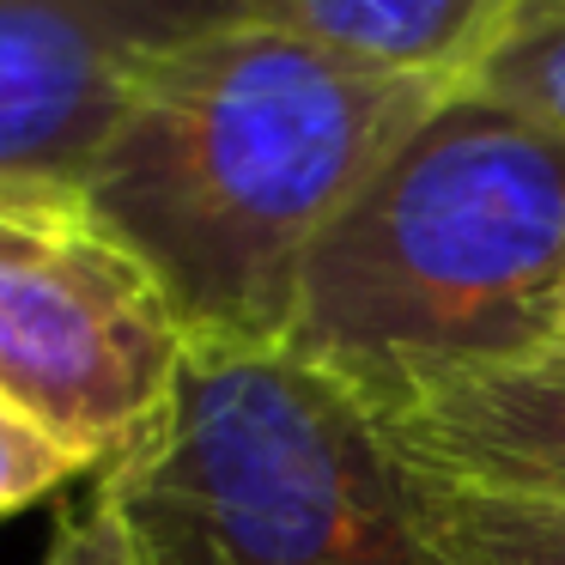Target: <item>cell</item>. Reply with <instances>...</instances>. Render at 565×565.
<instances>
[{
    "label": "cell",
    "instance_id": "cell-1",
    "mask_svg": "<svg viewBox=\"0 0 565 565\" xmlns=\"http://www.w3.org/2000/svg\"><path fill=\"white\" fill-rule=\"evenodd\" d=\"M444 98L225 13L140 74L79 177V213L164 286L189 334L286 341L317 244Z\"/></svg>",
    "mask_w": 565,
    "mask_h": 565
},
{
    "label": "cell",
    "instance_id": "cell-2",
    "mask_svg": "<svg viewBox=\"0 0 565 565\" xmlns=\"http://www.w3.org/2000/svg\"><path fill=\"white\" fill-rule=\"evenodd\" d=\"M565 292V140L444 98L317 244L286 347L347 390L535 359Z\"/></svg>",
    "mask_w": 565,
    "mask_h": 565
},
{
    "label": "cell",
    "instance_id": "cell-3",
    "mask_svg": "<svg viewBox=\"0 0 565 565\" xmlns=\"http://www.w3.org/2000/svg\"><path fill=\"white\" fill-rule=\"evenodd\" d=\"M147 565H444L365 402L286 341H207L98 475Z\"/></svg>",
    "mask_w": 565,
    "mask_h": 565
},
{
    "label": "cell",
    "instance_id": "cell-4",
    "mask_svg": "<svg viewBox=\"0 0 565 565\" xmlns=\"http://www.w3.org/2000/svg\"><path fill=\"white\" fill-rule=\"evenodd\" d=\"M189 329L164 286L86 220H0V402L104 475L152 438Z\"/></svg>",
    "mask_w": 565,
    "mask_h": 565
},
{
    "label": "cell",
    "instance_id": "cell-5",
    "mask_svg": "<svg viewBox=\"0 0 565 565\" xmlns=\"http://www.w3.org/2000/svg\"><path fill=\"white\" fill-rule=\"evenodd\" d=\"M225 13L237 0H0V177L79 201L140 74Z\"/></svg>",
    "mask_w": 565,
    "mask_h": 565
},
{
    "label": "cell",
    "instance_id": "cell-6",
    "mask_svg": "<svg viewBox=\"0 0 565 565\" xmlns=\"http://www.w3.org/2000/svg\"><path fill=\"white\" fill-rule=\"evenodd\" d=\"M407 480L565 511V359L438 365L353 390Z\"/></svg>",
    "mask_w": 565,
    "mask_h": 565
},
{
    "label": "cell",
    "instance_id": "cell-7",
    "mask_svg": "<svg viewBox=\"0 0 565 565\" xmlns=\"http://www.w3.org/2000/svg\"><path fill=\"white\" fill-rule=\"evenodd\" d=\"M523 0H237V13L377 74L462 92Z\"/></svg>",
    "mask_w": 565,
    "mask_h": 565
},
{
    "label": "cell",
    "instance_id": "cell-8",
    "mask_svg": "<svg viewBox=\"0 0 565 565\" xmlns=\"http://www.w3.org/2000/svg\"><path fill=\"white\" fill-rule=\"evenodd\" d=\"M414 516L444 565H565V511L462 499L407 480Z\"/></svg>",
    "mask_w": 565,
    "mask_h": 565
},
{
    "label": "cell",
    "instance_id": "cell-9",
    "mask_svg": "<svg viewBox=\"0 0 565 565\" xmlns=\"http://www.w3.org/2000/svg\"><path fill=\"white\" fill-rule=\"evenodd\" d=\"M462 92L565 140V0H523Z\"/></svg>",
    "mask_w": 565,
    "mask_h": 565
},
{
    "label": "cell",
    "instance_id": "cell-10",
    "mask_svg": "<svg viewBox=\"0 0 565 565\" xmlns=\"http://www.w3.org/2000/svg\"><path fill=\"white\" fill-rule=\"evenodd\" d=\"M86 468L62 450L55 438H43L38 426L13 414V407L0 402V516H19L31 511L38 499L62 492L67 480H79Z\"/></svg>",
    "mask_w": 565,
    "mask_h": 565
},
{
    "label": "cell",
    "instance_id": "cell-11",
    "mask_svg": "<svg viewBox=\"0 0 565 565\" xmlns=\"http://www.w3.org/2000/svg\"><path fill=\"white\" fill-rule=\"evenodd\" d=\"M38 565H147V559H140L122 511L92 487L86 504L55 516V535H50V547H43Z\"/></svg>",
    "mask_w": 565,
    "mask_h": 565
},
{
    "label": "cell",
    "instance_id": "cell-12",
    "mask_svg": "<svg viewBox=\"0 0 565 565\" xmlns=\"http://www.w3.org/2000/svg\"><path fill=\"white\" fill-rule=\"evenodd\" d=\"M0 220H31V225H55V220H86L74 195L62 189H38V183H13L0 177Z\"/></svg>",
    "mask_w": 565,
    "mask_h": 565
},
{
    "label": "cell",
    "instance_id": "cell-13",
    "mask_svg": "<svg viewBox=\"0 0 565 565\" xmlns=\"http://www.w3.org/2000/svg\"><path fill=\"white\" fill-rule=\"evenodd\" d=\"M547 353L565 359V292H559V310H553V347H547Z\"/></svg>",
    "mask_w": 565,
    "mask_h": 565
}]
</instances>
